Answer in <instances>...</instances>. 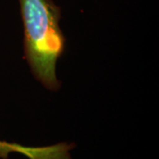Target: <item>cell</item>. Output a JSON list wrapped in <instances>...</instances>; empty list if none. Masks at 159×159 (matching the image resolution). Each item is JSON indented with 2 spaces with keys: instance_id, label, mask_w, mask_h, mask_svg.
<instances>
[{
  "instance_id": "obj_2",
  "label": "cell",
  "mask_w": 159,
  "mask_h": 159,
  "mask_svg": "<svg viewBox=\"0 0 159 159\" xmlns=\"http://www.w3.org/2000/svg\"><path fill=\"white\" fill-rule=\"evenodd\" d=\"M23 147H20L17 144H10L4 142H0V157H6L7 154L12 151H21L22 152Z\"/></svg>"
},
{
  "instance_id": "obj_1",
  "label": "cell",
  "mask_w": 159,
  "mask_h": 159,
  "mask_svg": "<svg viewBox=\"0 0 159 159\" xmlns=\"http://www.w3.org/2000/svg\"><path fill=\"white\" fill-rule=\"evenodd\" d=\"M24 26V49L35 78L45 88L57 90L56 66L65 50L59 28L60 8L52 0H19Z\"/></svg>"
}]
</instances>
